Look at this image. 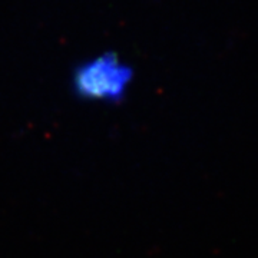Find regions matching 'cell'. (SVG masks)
<instances>
[{
    "instance_id": "cell-1",
    "label": "cell",
    "mask_w": 258,
    "mask_h": 258,
    "mask_svg": "<svg viewBox=\"0 0 258 258\" xmlns=\"http://www.w3.org/2000/svg\"><path fill=\"white\" fill-rule=\"evenodd\" d=\"M134 81V69L115 52H106L79 64L74 72L75 93L89 101H122Z\"/></svg>"
}]
</instances>
